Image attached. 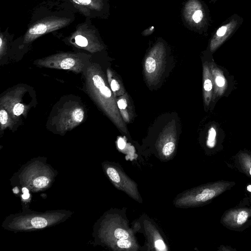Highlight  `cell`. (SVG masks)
Segmentation results:
<instances>
[{"instance_id":"8992f818","label":"cell","mask_w":251,"mask_h":251,"mask_svg":"<svg viewBox=\"0 0 251 251\" xmlns=\"http://www.w3.org/2000/svg\"><path fill=\"white\" fill-rule=\"evenodd\" d=\"M75 13L85 18L106 19L109 14V0H59Z\"/></svg>"},{"instance_id":"8fae6325","label":"cell","mask_w":251,"mask_h":251,"mask_svg":"<svg viewBox=\"0 0 251 251\" xmlns=\"http://www.w3.org/2000/svg\"><path fill=\"white\" fill-rule=\"evenodd\" d=\"M213 77L215 89L218 96L222 95L226 88V80L221 72L218 68H214L213 70Z\"/></svg>"},{"instance_id":"277c9868","label":"cell","mask_w":251,"mask_h":251,"mask_svg":"<svg viewBox=\"0 0 251 251\" xmlns=\"http://www.w3.org/2000/svg\"><path fill=\"white\" fill-rule=\"evenodd\" d=\"M62 40L66 44L91 53L103 48L99 31L89 18H85L83 22L76 25L74 29Z\"/></svg>"},{"instance_id":"f546056e","label":"cell","mask_w":251,"mask_h":251,"mask_svg":"<svg viewBox=\"0 0 251 251\" xmlns=\"http://www.w3.org/2000/svg\"><path fill=\"white\" fill-rule=\"evenodd\" d=\"M250 174L251 175V168L250 170Z\"/></svg>"},{"instance_id":"9c48e42d","label":"cell","mask_w":251,"mask_h":251,"mask_svg":"<svg viewBox=\"0 0 251 251\" xmlns=\"http://www.w3.org/2000/svg\"><path fill=\"white\" fill-rule=\"evenodd\" d=\"M197 6L198 4L195 0H189L186 3L184 10L185 18L187 21L192 20L196 24L200 23L203 18L202 11L198 9Z\"/></svg>"},{"instance_id":"83f0119b","label":"cell","mask_w":251,"mask_h":251,"mask_svg":"<svg viewBox=\"0 0 251 251\" xmlns=\"http://www.w3.org/2000/svg\"><path fill=\"white\" fill-rule=\"evenodd\" d=\"M27 196H29V195H27V193H25L23 195V198L25 199H27Z\"/></svg>"},{"instance_id":"6da1fadb","label":"cell","mask_w":251,"mask_h":251,"mask_svg":"<svg viewBox=\"0 0 251 251\" xmlns=\"http://www.w3.org/2000/svg\"><path fill=\"white\" fill-rule=\"evenodd\" d=\"M75 19V13L59 0H48L39 3L33 10L26 29L13 41L12 47L19 50L27 48L42 36L71 25Z\"/></svg>"},{"instance_id":"4316f807","label":"cell","mask_w":251,"mask_h":251,"mask_svg":"<svg viewBox=\"0 0 251 251\" xmlns=\"http://www.w3.org/2000/svg\"><path fill=\"white\" fill-rule=\"evenodd\" d=\"M118 144L120 149H123L125 146V142L122 138L119 139Z\"/></svg>"},{"instance_id":"7402d4cb","label":"cell","mask_w":251,"mask_h":251,"mask_svg":"<svg viewBox=\"0 0 251 251\" xmlns=\"http://www.w3.org/2000/svg\"><path fill=\"white\" fill-rule=\"evenodd\" d=\"M155 248L160 251H163L165 249L166 246L165 245L161 239H158L155 242Z\"/></svg>"},{"instance_id":"603a6c76","label":"cell","mask_w":251,"mask_h":251,"mask_svg":"<svg viewBox=\"0 0 251 251\" xmlns=\"http://www.w3.org/2000/svg\"><path fill=\"white\" fill-rule=\"evenodd\" d=\"M110 86L113 92L118 91L120 88L119 84L115 79H112L111 80Z\"/></svg>"},{"instance_id":"cb8c5ba5","label":"cell","mask_w":251,"mask_h":251,"mask_svg":"<svg viewBox=\"0 0 251 251\" xmlns=\"http://www.w3.org/2000/svg\"><path fill=\"white\" fill-rule=\"evenodd\" d=\"M119 108L121 109H124L127 106V103L125 99H121L117 102Z\"/></svg>"},{"instance_id":"5b68a950","label":"cell","mask_w":251,"mask_h":251,"mask_svg":"<svg viewBox=\"0 0 251 251\" xmlns=\"http://www.w3.org/2000/svg\"><path fill=\"white\" fill-rule=\"evenodd\" d=\"M91 55L84 52H59L36 60L37 66L51 69L69 70L80 73L91 58Z\"/></svg>"},{"instance_id":"d4e9b609","label":"cell","mask_w":251,"mask_h":251,"mask_svg":"<svg viewBox=\"0 0 251 251\" xmlns=\"http://www.w3.org/2000/svg\"><path fill=\"white\" fill-rule=\"evenodd\" d=\"M154 30V27L153 26H151L149 27V28H147L145 30H144L142 32L144 36H147L148 35H150L153 33V32Z\"/></svg>"},{"instance_id":"44dd1931","label":"cell","mask_w":251,"mask_h":251,"mask_svg":"<svg viewBox=\"0 0 251 251\" xmlns=\"http://www.w3.org/2000/svg\"><path fill=\"white\" fill-rule=\"evenodd\" d=\"M116 244L121 249H127L131 246V242L127 239H119L117 241Z\"/></svg>"},{"instance_id":"9a60e30c","label":"cell","mask_w":251,"mask_h":251,"mask_svg":"<svg viewBox=\"0 0 251 251\" xmlns=\"http://www.w3.org/2000/svg\"><path fill=\"white\" fill-rule=\"evenodd\" d=\"M206 76L203 82V89L205 93L209 95L210 98V95L213 88V83L209 72Z\"/></svg>"},{"instance_id":"ba28073f","label":"cell","mask_w":251,"mask_h":251,"mask_svg":"<svg viewBox=\"0 0 251 251\" xmlns=\"http://www.w3.org/2000/svg\"><path fill=\"white\" fill-rule=\"evenodd\" d=\"M8 96L3 97L0 99V106H3L7 109L10 115L19 116L24 113L25 106L20 102L21 100L18 97Z\"/></svg>"},{"instance_id":"e0dca14e","label":"cell","mask_w":251,"mask_h":251,"mask_svg":"<svg viewBox=\"0 0 251 251\" xmlns=\"http://www.w3.org/2000/svg\"><path fill=\"white\" fill-rule=\"evenodd\" d=\"M216 136V131L213 127H211L208 131V136L207 139V145L212 148L215 144V139Z\"/></svg>"},{"instance_id":"7a4b0ae2","label":"cell","mask_w":251,"mask_h":251,"mask_svg":"<svg viewBox=\"0 0 251 251\" xmlns=\"http://www.w3.org/2000/svg\"><path fill=\"white\" fill-rule=\"evenodd\" d=\"M72 213L65 210L42 212L23 209L20 213L7 216L2 226L14 232L33 231L60 224L71 216Z\"/></svg>"},{"instance_id":"52a82bcc","label":"cell","mask_w":251,"mask_h":251,"mask_svg":"<svg viewBox=\"0 0 251 251\" xmlns=\"http://www.w3.org/2000/svg\"><path fill=\"white\" fill-rule=\"evenodd\" d=\"M84 111L78 104H67L59 110L58 114L52 119L56 130L65 133L77 126L83 120Z\"/></svg>"},{"instance_id":"30bf717a","label":"cell","mask_w":251,"mask_h":251,"mask_svg":"<svg viewBox=\"0 0 251 251\" xmlns=\"http://www.w3.org/2000/svg\"><path fill=\"white\" fill-rule=\"evenodd\" d=\"M14 35H12L9 31V27H7L4 31H0V57L2 58L7 53L9 47L13 43Z\"/></svg>"},{"instance_id":"ac0fdd59","label":"cell","mask_w":251,"mask_h":251,"mask_svg":"<svg viewBox=\"0 0 251 251\" xmlns=\"http://www.w3.org/2000/svg\"><path fill=\"white\" fill-rule=\"evenodd\" d=\"M175 149V144L172 142H169L164 146L162 149V153L165 156H169L173 152Z\"/></svg>"},{"instance_id":"f1b7e54d","label":"cell","mask_w":251,"mask_h":251,"mask_svg":"<svg viewBox=\"0 0 251 251\" xmlns=\"http://www.w3.org/2000/svg\"><path fill=\"white\" fill-rule=\"evenodd\" d=\"M247 190L251 192V185H249L247 186Z\"/></svg>"},{"instance_id":"484cf974","label":"cell","mask_w":251,"mask_h":251,"mask_svg":"<svg viewBox=\"0 0 251 251\" xmlns=\"http://www.w3.org/2000/svg\"><path fill=\"white\" fill-rule=\"evenodd\" d=\"M227 29L226 26H222L217 31L216 34L218 36H223Z\"/></svg>"},{"instance_id":"d6986e66","label":"cell","mask_w":251,"mask_h":251,"mask_svg":"<svg viewBox=\"0 0 251 251\" xmlns=\"http://www.w3.org/2000/svg\"><path fill=\"white\" fill-rule=\"evenodd\" d=\"M114 236L118 239H127L129 237V234L126 230L118 228L114 230Z\"/></svg>"},{"instance_id":"ffe728a7","label":"cell","mask_w":251,"mask_h":251,"mask_svg":"<svg viewBox=\"0 0 251 251\" xmlns=\"http://www.w3.org/2000/svg\"><path fill=\"white\" fill-rule=\"evenodd\" d=\"M248 213L245 211L239 212L236 216V222L238 225H242L245 223L248 217Z\"/></svg>"},{"instance_id":"7c38bea8","label":"cell","mask_w":251,"mask_h":251,"mask_svg":"<svg viewBox=\"0 0 251 251\" xmlns=\"http://www.w3.org/2000/svg\"><path fill=\"white\" fill-rule=\"evenodd\" d=\"M0 130H2L7 127H11L12 126V120L11 119V116L7 110L2 107L0 106Z\"/></svg>"},{"instance_id":"5bb4252c","label":"cell","mask_w":251,"mask_h":251,"mask_svg":"<svg viewBox=\"0 0 251 251\" xmlns=\"http://www.w3.org/2000/svg\"><path fill=\"white\" fill-rule=\"evenodd\" d=\"M105 172L110 179L115 184L120 181V176L118 171L113 167L105 165Z\"/></svg>"},{"instance_id":"3957f363","label":"cell","mask_w":251,"mask_h":251,"mask_svg":"<svg viewBox=\"0 0 251 251\" xmlns=\"http://www.w3.org/2000/svg\"><path fill=\"white\" fill-rule=\"evenodd\" d=\"M46 160L43 158L33 159L22 166L18 173L21 186L37 192L51 185L56 173Z\"/></svg>"},{"instance_id":"4fadbf2b","label":"cell","mask_w":251,"mask_h":251,"mask_svg":"<svg viewBox=\"0 0 251 251\" xmlns=\"http://www.w3.org/2000/svg\"><path fill=\"white\" fill-rule=\"evenodd\" d=\"M216 192L214 190L206 188L203 190L201 193L196 196L195 201H205L213 198Z\"/></svg>"},{"instance_id":"2e32d148","label":"cell","mask_w":251,"mask_h":251,"mask_svg":"<svg viewBox=\"0 0 251 251\" xmlns=\"http://www.w3.org/2000/svg\"><path fill=\"white\" fill-rule=\"evenodd\" d=\"M145 68L148 73H153L156 68V62L155 59L152 57H148L145 62Z\"/></svg>"}]
</instances>
